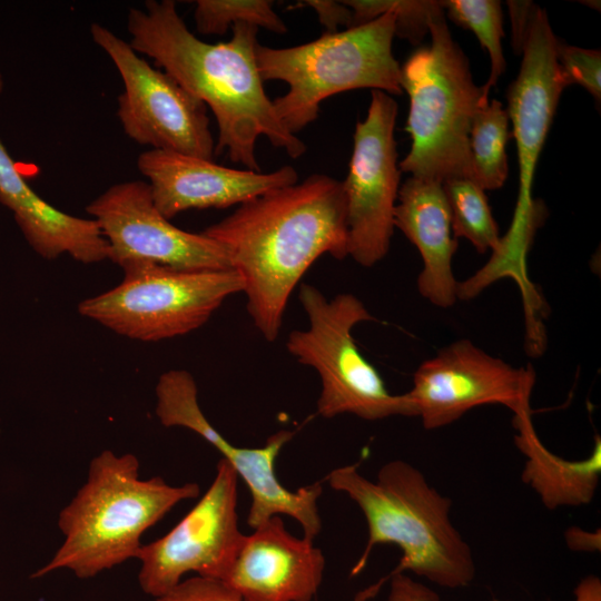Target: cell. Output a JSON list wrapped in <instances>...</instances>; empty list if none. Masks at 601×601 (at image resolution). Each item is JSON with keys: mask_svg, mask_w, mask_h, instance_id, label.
<instances>
[{"mask_svg": "<svg viewBox=\"0 0 601 601\" xmlns=\"http://www.w3.org/2000/svg\"><path fill=\"white\" fill-rule=\"evenodd\" d=\"M195 23L203 35H224L237 23H248L283 35L287 27L273 9L269 0H198Z\"/></svg>", "mask_w": 601, "mask_h": 601, "instance_id": "24", "label": "cell"}, {"mask_svg": "<svg viewBox=\"0 0 601 601\" xmlns=\"http://www.w3.org/2000/svg\"><path fill=\"white\" fill-rule=\"evenodd\" d=\"M395 17L385 12L359 26L289 48L258 43L262 79L280 80L288 91L273 100L282 125L293 135L315 121L324 99L353 89L371 88L402 95L401 66L393 55Z\"/></svg>", "mask_w": 601, "mask_h": 601, "instance_id": "6", "label": "cell"}, {"mask_svg": "<svg viewBox=\"0 0 601 601\" xmlns=\"http://www.w3.org/2000/svg\"><path fill=\"white\" fill-rule=\"evenodd\" d=\"M581 3H585L589 7H592L593 9L600 10V1H580Z\"/></svg>", "mask_w": 601, "mask_h": 601, "instance_id": "33", "label": "cell"}, {"mask_svg": "<svg viewBox=\"0 0 601 601\" xmlns=\"http://www.w3.org/2000/svg\"><path fill=\"white\" fill-rule=\"evenodd\" d=\"M455 238L467 239L480 254L496 252L502 237L492 215L485 190L471 178H451L442 183Z\"/></svg>", "mask_w": 601, "mask_h": 601, "instance_id": "22", "label": "cell"}, {"mask_svg": "<svg viewBox=\"0 0 601 601\" xmlns=\"http://www.w3.org/2000/svg\"><path fill=\"white\" fill-rule=\"evenodd\" d=\"M444 14L456 24L471 30L481 47L490 57V75L481 87L484 100L489 99L490 90L496 85L506 62L503 55L502 38L503 12L497 0H445L442 1Z\"/></svg>", "mask_w": 601, "mask_h": 601, "instance_id": "23", "label": "cell"}, {"mask_svg": "<svg viewBox=\"0 0 601 601\" xmlns=\"http://www.w3.org/2000/svg\"><path fill=\"white\" fill-rule=\"evenodd\" d=\"M397 102L372 90L364 120L355 125L348 174L343 183L346 200L348 256L372 267L388 253L394 233V209L401 186L394 137Z\"/></svg>", "mask_w": 601, "mask_h": 601, "instance_id": "12", "label": "cell"}, {"mask_svg": "<svg viewBox=\"0 0 601 601\" xmlns=\"http://www.w3.org/2000/svg\"><path fill=\"white\" fill-rule=\"evenodd\" d=\"M122 270L154 264L178 269L231 268L226 250L203 233L183 230L156 208L147 181L118 183L86 208Z\"/></svg>", "mask_w": 601, "mask_h": 601, "instance_id": "14", "label": "cell"}, {"mask_svg": "<svg viewBox=\"0 0 601 601\" xmlns=\"http://www.w3.org/2000/svg\"><path fill=\"white\" fill-rule=\"evenodd\" d=\"M2 89H3V78L0 73V92L2 91Z\"/></svg>", "mask_w": 601, "mask_h": 601, "instance_id": "34", "label": "cell"}, {"mask_svg": "<svg viewBox=\"0 0 601 601\" xmlns=\"http://www.w3.org/2000/svg\"><path fill=\"white\" fill-rule=\"evenodd\" d=\"M352 10V26L367 23L385 12L395 17V37L413 46L430 32L431 19L443 10L436 0H343Z\"/></svg>", "mask_w": 601, "mask_h": 601, "instance_id": "25", "label": "cell"}, {"mask_svg": "<svg viewBox=\"0 0 601 601\" xmlns=\"http://www.w3.org/2000/svg\"><path fill=\"white\" fill-rule=\"evenodd\" d=\"M325 558L306 538L272 516L244 538L225 582L243 601H311L323 580Z\"/></svg>", "mask_w": 601, "mask_h": 601, "instance_id": "17", "label": "cell"}, {"mask_svg": "<svg viewBox=\"0 0 601 601\" xmlns=\"http://www.w3.org/2000/svg\"><path fill=\"white\" fill-rule=\"evenodd\" d=\"M387 581H390V592L386 601H440L439 594L433 589L406 573L394 574L387 578L385 583Z\"/></svg>", "mask_w": 601, "mask_h": 601, "instance_id": "29", "label": "cell"}, {"mask_svg": "<svg viewBox=\"0 0 601 601\" xmlns=\"http://www.w3.org/2000/svg\"><path fill=\"white\" fill-rule=\"evenodd\" d=\"M512 29V47L515 55H521L529 23L535 8L531 1H508Z\"/></svg>", "mask_w": 601, "mask_h": 601, "instance_id": "30", "label": "cell"}, {"mask_svg": "<svg viewBox=\"0 0 601 601\" xmlns=\"http://www.w3.org/2000/svg\"><path fill=\"white\" fill-rule=\"evenodd\" d=\"M90 35L122 79L117 114L126 135L150 149L214 160L206 105L106 27L93 22Z\"/></svg>", "mask_w": 601, "mask_h": 601, "instance_id": "10", "label": "cell"}, {"mask_svg": "<svg viewBox=\"0 0 601 601\" xmlns=\"http://www.w3.org/2000/svg\"><path fill=\"white\" fill-rule=\"evenodd\" d=\"M326 482L347 494L363 512L368 539L351 575L364 570L378 544H395L402 551L398 564L375 584L358 592L355 601L374 598L386 579L412 572L447 589L467 587L475 577L472 549L452 523V500L408 462L393 460L371 481L358 472V464L337 467Z\"/></svg>", "mask_w": 601, "mask_h": 601, "instance_id": "3", "label": "cell"}, {"mask_svg": "<svg viewBox=\"0 0 601 601\" xmlns=\"http://www.w3.org/2000/svg\"><path fill=\"white\" fill-rule=\"evenodd\" d=\"M514 443L525 456L522 481L549 510L589 504L601 475V439L594 436L591 454L569 461L552 453L539 439L531 414L513 415Z\"/></svg>", "mask_w": 601, "mask_h": 601, "instance_id": "20", "label": "cell"}, {"mask_svg": "<svg viewBox=\"0 0 601 601\" xmlns=\"http://www.w3.org/2000/svg\"><path fill=\"white\" fill-rule=\"evenodd\" d=\"M534 384L530 365L514 367L464 338L424 361L405 394L424 428L436 430L486 404H501L513 415L531 414Z\"/></svg>", "mask_w": 601, "mask_h": 601, "instance_id": "13", "label": "cell"}, {"mask_svg": "<svg viewBox=\"0 0 601 601\" xmlns=\"http://www.w3.org/2000/svg\"><path fill=\"white\" fill-rule=\"evenodd\" d=\"M124 273L119 285L83 299L78 312L141 342L186 335L206 324L228 296L244 290V279L233 268L191 270L145 264Z\"/></svg>", "mask_w": 601, "mask_h": 601, "instance_id": "8", "label": "cell"}, {"mask_svg": "<svg viewBox=\"0 0 601 601\" xmlns=\"http://www.w3.org/2000/svg\"><path fill=\"white\" fill-rule=\"evenodd\" d=\"M308 7L312 8L321 22L326 29V32L333 33L338 31V28L352 26V10L343 3V1L333 0H304L298 1L288 9H297Z\"/></svg>", "mask_w": 601, "mask_h": 601, "instance_id": "28", "label": "cell"}, {"mask_svg": "<svg viewBox=\"0 0 601 601\" xmlns=\"http://www.w3.org/2000/svg\"><path fill=\"white\" fill-rule=\"evenodd\" d=\"M573 601H601V580L590 574L582 578L574 588Z\"/></svg>", "mask_w": 601, "mask_h": 601, "instance_id": "32", "label": "cell"}, {"mask_svg": "<svg viewBox=\"0 0 601 601\" xmlns=\"http://www.w3.org/2000/svg\"><path fill=\"white\" fill-rule=\"evenodd\" d=\"M428 33L431 43L401 66V87L410 99L405 130L411 148L398 168L442 184L471 178L470 129L476 110L489 100L451 35L444 10L431 19Z\"/></svg>", "mask_w": 601, "mask_h": 601, "instance_id": "5", "label": "cell"}, {"mask_svg": "<svg viewBox=\"0 0 601 601\" xmlns=\"http://www.w3.org/2000/svg\"><path fill=\"white\" fill-rule=\"evenodd\" d=\"M568 546L574 551L595 552L600 551V531L587 532L580 528L572 526L565 532Z\"/></svg>", "mask_w": 601, "mask_h": 601, "instance_id": "31", "label": "cell"}, {"mask_svg": "<svg viewBox=\"0 0 601 601\" xmlns=\"http://www.w3.org/2000/svg\"><path fill=\"white\" fill-rule=\"evenodd\" d=\"M0 203L30 247L46 259L69 255L82 264L108 259V244L92 218L69 215L42 199L17 169L0 139Z\"/></svg>", "mask_w": 601, "mask_h": 601, "instance_id": "19", "label": "cell"}, {"mask_svg": "<svg viewBox=\"0 0 601 601\" xmlns=\"http://www.w3.org/2000/svg\"><path fill=\"white\" fill-rule=\"evenodd\" d=\"M394 227L417 248L423 269L416 286L422 297L440 308L459 298L452 268L457 239L452 236L451 214L441 183L408 177L400 186Z\"/></svg>", "mask_w": 601, "mask_h": 601, "instance_id": "18", "label": "cell"}, {"mask_svg": "<svg viewBox=\"0 0 601 601\" xmlns=\"http://www.w3.org/2000/svg\"><path fill=\"white\" fill-rule=\"evenodd\" d=\"M555 53L566 86L583 87L600 105L601 51L575 47L558 38Z\"/></svg>", "mask_w": 601, "mask_h": 601, "instance_id": "26", "label": "cell"}, {"mask_svg": "<svg viewBox=\"0 0 601 601\" xmlns=\"http://www.w3.org/2000/svg\"><path fill=\"white\" fill-rule=\"evenodd\" d=\"M139 470L131 453L106 450L91 460L86 483L59 513L63 541L33 579L62 569L90 579L136 559L144 532L200 493L197 483L173 486L159 476L141 479Z\"/></svg>", "mask_w": 601, "mask_h": 601, "instance_id": "4", "label": "cell"}, {"mask_svg": "<svg viewBox=\"0 0 601 601\" xmlns=\"http://www.w3.org/2000/svg\"><path fill=\"white\" fill-rule=\"evenodd\" d=\"M238 476L221 459L207 491L194 508L164 536L142 544L137 558L141 590L159 598L195 572L198 577L224 581L245 534L237 514Z\"/></svg>", "mask_w": 601, "mask_h": 601, "instance_id": "11", "label": "cell"}, {"mask_svg": "<svg viewBox=\"0 0 601 601\" xmlns=\"http://www.w3.org/2000/svg\"><path fill=\"white\" fill-rule=\"evenodd\" d=\"M299 303L307 329L288 334L286 348L298 363L313 367L322 382L317 414L324 418L348 413L376 421L391 416L415 417L404 394H392L377 370L359 352L352 331L374 317L355 295L327 299L315 286L300 284Z\"/></svg>", "mask_w": 601, "mask_h": 601, "instance_id": "7", "label": "cell"}, {"mask_svg": "<svg viewBox=\"0 0 601 601\" xmlns=\"http://www.w3.org/2000/svg\"><path fill=\"white\" fill-rule=\"evenodd\" d=\"M137 167L148 179L156 208L169 220L189 209L239 206L298 180L292 166L270 173L242 170L157 149L141 152Z\"/></svg>", "mask_w": 601, "mask_h": 601, "instance_id": "16", "label": "cell"}, {"mask_svg": "<svg viewBox=\"0 0 601 601\" xmlns=\"http://www.w3.org/2000/svg\"><path fill=\"white\" fill-rule=\"evenodd\" d=\"M156 601H243L242 598L220 580L194 577L183 580L168 593Z\"/></svg>", "mask_w": 601, "mask_h": 601, "instance_id": "27", "label": "cell"}, {"mask_svg": "<svg viewBox=\"0 0 601 601\" xmlns=\"http://www.w3.org/2000/svg\"><path fill=\"white\" fill-rule=\"evenodd\" d=\"M509 125L508 111L496 99L482 105L474 115L469 136L471 179L483 190L501 188L509 176Z\"/></svg>", "mask_w": 601, "mask_h": 601, "instance_id": "21", "label": "cell"}, {"mask_svg": "<svg viewBox=\"0 0 601 601\" xmlns=\"http://www.w3.org/2000/svg\"><path fill=\"white\" fill-rule=\"evenodd\" d=\"M203 234L226 250L244 279L255 327L274 342L289 296L307 269L325 254L348 256L343 183L313 174L239 205Z\"/></svg>", "mask_w": 601, "mask_h": 601, "instance_id": "1", "label": "cell"}, {"mask_svg": "<svg viewBox=\"0 0 601 601\" xmlns=\"http://www.w3.org/2000/svg\"><path fill=\"white\" fill-rule=\"evenodd\" d=\"M155 412L165 427H185L197 433L229 463L250 491L247 523L252 529L283 514L299 523L304 538L313 541L319 534L322 520L317 502L323 492L322 483L290 491L276 476V459L295 432L280 430L272 434L262 447L233 445L203 413L196 382L185 370H170L160 375L156 385Z\"/></svg>", "mask_w": 601, "mask_h": 601, "instance_id": "9", "label": "cell"}, {"mask_svg": "<svg viewBox=\"0 0 601 601\" xmlns=\"http://www.w3.org/2000/svg\"><path fill=\"white\" fill-rule=\"evenodd\" d=\"M556 41L545 9L535 6L516 78L506 89L508 115L516 141L520 191L510 230L526 226L534 209L531 187L538 159L566 86L556 61Z\"/></svg>", "mask_w": 601, "mask_h": 601, "instance_id": "15", "label": "cell"}, {"mask_svg": "<svg viewBox=\"0 0 601 601\" xmlns=\"http://www.w3.org/2000/svg\"><path fill=\"white\" fill-rule=\"evenodd\" d=\"M129 45L152 58L185 90L209 107L218 126L215 152L248 170L260 171L256 142L265 136L294 159L306 145L279 121L264 89L255 49L258 28L231 27L229 41L208 43L197 38L180 18L175 1L148 0L127 14Z\"/></svg>", "mask_w": 601, "mask_h": 601, "instance_id": "2", "label": "cell"}]
</instances>
